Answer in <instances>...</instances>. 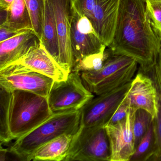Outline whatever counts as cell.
Instances as JSON below:
<instances>
[{"label":"cell","mask_w":161,"mask_h":161,"mask_svg":"<svg viewBox=\"0 0 161 161\" xmlns=\"http://www.w3.org/2000/svg\"><path fill=\"white\" fill-rule=\"evenodd\" d=\"M130 106V102L126 95L114 113L108 124H115L124 119L128 114Z\"/></svg>","instance_id":"cell-26"},{"label":"cell","mask_w":161,"mask_h":161,"mask_svg":"<svg viewBox=\"0 0 161 161\" xmlns=\"http://www.w3.org/2000/svg\"><path fill=\"white\" fill-rule=\"evenodd\" d=\"M31 30H23L20 31L11 30L4 26H0V42L6 41L15 37L25 32Z\"/></svg>","instance_id":"cell-27"},{"label":"cell","mask_w":161,"mask_h":161,"mask_svg":"<svg viewBox=\"0 0 161 161\" xmlns=\"http://www.w3.org/2000/svg\"><path fill=\"white\" fill-rule=\"evenodd\" d=\"M110 50V54L101 68L80 72L86 87L97 96L131 81L137 69L138 64L135 59L114 53Z\"/></svg>","instance_id":"cell-3"},{"label":"cell","mask_w":161,"mask_h":161,"mask_svg":"<svg viewBox=\"0 0 161 161\" xmlns=\"http://www.w3.org/2000/svg\"><path fill=\"white\" fill-rule=\"evenodd\" d=\"M70 45L72 69L84 58L107 47L97 35L90 20L78 14L75 9L70 31Z\"/></svg>","instance_id":"cell-9"},{"label":"cell","mask_w":161,"mask_h":161,"mask_svg":"<svg viewBox=\"0 0 161 161\" xmlns=\"http://www.w3.org/2000/svg\"><path fill=\"white\" fill-rule=\"evenodd\" d=\"M31 19L34 31L41 40L46 0H24Z\"/></svg>","instance_id":"cell-21"},{"label":"cell","mask_w":161,"mask_h":161,"mask_svg":"<svg viewBox=\"0 0 161 161\" xmlns=\"http://www.w3.org/2000/svg\"><path fill=\"white\" fill-rule=\"evenodd\" d=\"M41 45L60 65V50L58 33L54 14L48 0H46Z\"/></svg>","instance_id":"cell-18"},{"label":"cell","mask_w":161,"mask_h":161,"mask_svg":"<svg viewBox=\"0 0 161 161\" xmlns=\"http://www.w3.org/2000/svg\"><path fill=\"white\" fill-rule=\"evenodd\" d=\"M131 81L94 97L81 111V126L104 127L108 124L130 87Z\"/></svg>","instance_id":"cell-8"},{"label":"cell","mask_w":161,"mask_h":161,"mask_svg":"<svg viewBox=\"0 0 161 161\" xmlns=\"http://www.w3.org/2000/svg\"><path fill=\"white\" fill-rule=\"evenodd\" d=\"M0 26L4 25L8 18V9L0 8Z\"/></svg>","instance_id":"cell-28"},{"label":"cell","mask_w":161,"mask_h":161,"mask_svg":"<svg viewBox=\"0 0 161 161\" xmlns=\"http://www.w3.org/2000/svg\"><path fill=\"white\" fill-rule=\"evenodd\" d=\"M120 0H93L86 13L99 38L107 47L113 41Z\"/></svg>","instance_id":"cell-12"},{"label":"cell","mask_w":161,"mask_h":161,"mask_svg":"<svg viewBox=\"0 0 161 161\" xmlns=\"http://www.w3.org/2000/svg\"><path fill=\"white\" fill-rule=\"evenodd\" d=\"M130 107L148 112L154 119L156 112V91L151 79L138 70L127 94Z\"/></svg>","instance_id":"cell-13"},{"label":"cell","mask_w":161,"mask_h":161,"mask_svg":"<svg viewBox=\"0 0 161 161\" xmlns=\"http://www.w3.org/2000/svg\"><path fill=\"white\" fill-rule=\"evenodd\" d=\"M110 53V49L107 47L104 50L85 57L78 62L71 71H77L80 73L82 71L100 69L102 67Z\"/></svg>","instance_id":"cell-24"},{"label":"cell","mask_w":161,"mask_h":161,"mask_svg":"<svg viewBox=\"0 0 161 161\" xmlns=\"http://www.w3.org/2000/svg\"><path fill=\"white\" fill-rule=\"evenodd\" d=\"M9 152L8 149L4 148L1 145L0 149V161H4L7 160V155Z\"/></svg>","instance_id":"cell-30"},{"label":"cell","mask_w":161,"mask_h":161,"mask_svg":"<svg viewBox=\"0 0 161 161\" xmlns=\"http://www.w3.org/2000/svg\"><path fill=\"white\" fill-rule=\"evenodd\" d=\"M80 127V110L53 114L39 126L16 139L8 149L19 160L31 161L41 146L62 135L75 134Z\"/></svg>","instance_id":"cell-2"},{"label":"cell","mask_w":161,"mask_h":161,"mask_svg":"<svg viewBox=\"0 0 161 161\" xmlns=\"http://www.w3.org/2000/svg\"><path fill=\"white\" fill-rule=\"evenodd\" d=\"M40 43L39 37L32 30L0 42V69L18 62Z\"/></svg>","instance_id":"cell-15"},{"label":"cell","mask_w":161,"mask_h":161,"mask_svg":"<svg viewBox=\"0 0 161 161\" xmlns=\"http://www.w3.org/2000/svg\"><path fill=\"white\" fill-rule=\"evenodd\" d=\"M14 1V0H0V8L8 9Z\"/></svg>","instance_id":"cell-29"},{"label":"cell","mask_w":161,"mask_h":161,"mask_svg":"<svg viewBox=\"0 0 161 161\" xmlns=\"http://www.w3.org/2000/svg\"><path fill=\"white\" fill-rule=\"evenodd\" d=\"M54 80L19 64L0 69V86L8 91L23 90L47 98Z\"/></svg>","instance_id":"cell-7"},{"label":"cell","mask_w":161,"mask_h":161,"mask_svg":"<svg viewBox=\"0 0 161 161\" xmlns=\"http://www.w3.org/2000/svg\"><path fill=\"white\" fill-rule=\"evenodd\" d=\"M157 63L159 64V67L161 69V47L160 48V52H159V56H158V60H157Z\"/></svg>","instance_id":"cell-31"},{"label":"cell","mask_w":161,"mask_h":161,"mask_svg":"<svg viewBox=\"0 0 161 161\" xmlns=\"http://www.w3.org/2000/svg\"><path fill=\"white\" fill-rule=\"evenodd\" d=\"M4 26L11 30H32L31 19L24 0H14L8 9V18Z\"/></svg>","instance_id":"cell-19"},{"label":"cell","mask_w":161,"mask_h":161,"mask_svg":"<svg viewBox=\"0 0 161 161\" xmlns=\"http://www.w3.org/2000/svg\"><path fill=\"white\" fill-rule=\"evenodd\" d=\"M13 92L10 126L14 140H16L39 126L53 114L47 98L23 90Z\"/></svg>","instance_id":"cell-4"},{"label":"cell","mask_w":161,"mask_h":161,"mask_svg":"<svg viewBox=\"0 0 161 161\" xmlns=\"http://www.w3.org/2000/svg\"><path fill=\"white\" fill-rule=\"evenodd\" d=\"M14 64H21L52 78L54 81L66 80L69 74L49 54L41 43L33 48L23 58Z\"/></svg>","instance_id":"cell-14"},{"label":"cell","mask_w":161,"mask_h":161,"mask_svg":"<svg viewBox=\"0 0 161 161\" xmlns=\"http://www.w3.org/2000/svg\"><path fill=\"white\" fill-rule=\"evenodd\" d=\"M161 38L153 28L146 0H120L113 41L114 53L135 59L139 70L145 72L157 63Z\"/></svg>","instance_id":"cell-1"},{"label":"cell","mask_w":161,"mask_h":161,"mask_svg":"<svg viewBox=\"0 0 161 161\" xmlns=\"http://www.w3.org/2000/svg\"><path fill=\"white\" fill-rule=\"evenodd\" d=\"M154 143L153 121L148 130L135 150L130 161H148L153 149Z\"/></svg>","instance_id":"cell-22"},{"label":"cell","mask_w":161,"mask_h":161,"mask_svg":"<svg viewBox=\"0 0 161 161\" xmlns=\"http://www.w3.org/2000/svg\"><path fill=\"white\" fill-rule=\"evenodd\" d=\"M75 134L62 135L46 143L34 153L31 161H64Z\"/></svg>","instance_id":"cell-17"},{"label":"cell","mask_w":161,"mask_h":161,"mask_svg":"<svg viewBox=\"0 0 161 161\" xmlns=\"http://www.w3.org/2000/svg\"><path fill=\"white\" fill-rule=\"evenodd\" d=\"M84 84L80 73L71 71L66 80L54 81L47 97L53 114L80 110L94 97Z\"/></svg>","instance_id":"cell-5"},{"label":"cell","mask_w":161,"mask_h":161,"mask_svg":"<svg viewBox=\"0 0 161 161\" xmlns=\"http://www.w3.org/2000/svg\"><path fill=\"white\" fill-rule=\"evenodd\" d=\"M136 111L130 106L124 119L105 126L110 144V161H130L132 156L135 150L133 126Z\"/></svg>","instance_id":"cell-11"},{"label":"cell","mask_w":161,"mask_h":161,"mask_svg":"<svg viewBox=\"0 0 161 161\" xmlns=\"http://www.w3.org/2000/svg\"><path fill=\"white\" fill-rule=\"evenodd\" d=\"M153 119L152 116L144 109H138L136 111L133 126L135 149L146 134Z\"/></svg>","instance_id":"cell-23"},{"label":"cell","mask_w":161,"mask_h":161,"mask_svg":"<svg viewBox=\"0 0 161 161\" xmlns=\"http://www.w3.org/2000/svg\"><path fill=\"white\" fill-rule=\"evenodd\" d=\"M110 144L105 127L81 126L64 161H110Z\"/></svg>","instance_id":"cell-6"},{"label":"cell","mask_w":161,"mask_h":161,"mask_svg":"<svg viewBox=\"0 0 161 161\" xmlns=\"http://www.w3.org/2000/svg\"><path fill=\"white\" fill-rule=\"evenodd\" d=\"M13 97V92L0 86V140L3 145L14 140L10 126Z\"/></svg>","instance_id":"cell-20"},{"label":"cell","mask_w":161,"mask_h":161,"mask_svg":"<svg viewBox=\"0 0 161 161\" xmlns=\"http://www.w3.org/2000/svg\"><path fill=\"white\" fill-rule=\"evenodd\" d=\"M142 72L151 79L156 91V112L153 119L154 143L148 161H161V69L157 62L150 69Z\"/></svg>","instance_id":"cell-16"},{"label":"cell","mask_w":161,"mask_h":161,"mask_svg":"<svg viewBox=\"0 0 161 161\" xmlns=\"http://www.w3.org/2000/svg\"><path fill=\"white\" fill-rule=\"evenodd\" d=\"M54 14L60 50V65L69 73L72 69L70 31L75 8L74 0H48Z\"/></svg>","instance_id":"cell-10"},{"label":"cell","mask_w":161,"mask_h":161,"mask_svg":"<svg viewBox=\"0 0 161 161\" xmlns=\"http://www.w3.org/2000/svg\"><path fill=\"white\" fill-rule=\"evenodd\" d=\"M146 7L152 24L161 38V0H146Z\"/></svg>","instance_id":"cell-25"}]
</instances>
